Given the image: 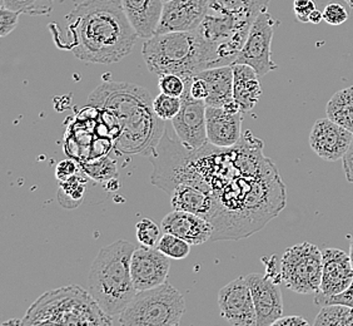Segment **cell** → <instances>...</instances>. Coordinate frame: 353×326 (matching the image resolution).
I'll list each match as a JSON object with an SVG mask.
<instances>
[{
	"label": "cell",
	"instance_id": "cell-1",
	"mask_svg": "<svg viewBox=\"0 0 353 326\" xmlns=\"http://www.w3.org/2000/svg\"><path fill=\"white\" fill-rule=\"evenodd\" d=\"M69 48L75 58L93 64L124 59L136 44V30L122 0H83L65 17Z\"/></svg>",
	"mask_w": 353,
	"mask_h": 326
},
{
	"label": "cell",
	"instance_id": "cell-2",
	"mask_svg": "<svg viewBox=\"0 0 353 326\" xmlns=\"http://www.w3.org/2000/svg\"><path fill=\"white\" fill-rule=\"evenodd\" d=\"M88 103L116 122L118 153L150 157L163 137L165 123L154 113L150 92L139 86L103 83L89 95Z\"/></svg>",
	"mask_w": 353,
	"mask_h": 326
},
{
	"label": "cell",
	"instance_id": "cell-3",
	"mask_svg": "<svg viewBox=\"0 0 353 326\" xmlns=\"http://www.w3.org/2000/svg\"><path fill=\"white\" fill-rule=\"evenodd\" d=\"M271 0H210L197 29L210 58V68L233 66L259 14Z\"/></svg>",
	"mask_w": 353,
	"mask_h": 326
},
{
	"label": "cell",
	"instance_id": "cell-4",
	"mask_svg": "<svg viewBox=\"0 0 353 326\" xmlns=\"http://www.w3.org/2000/svg\"><path fill=\"white\" fill-rule=\"evenodd\" d=\"M136 245L119 240L102 247L89 271L88 286L103 311L109 316L122 313L137 295L130 260Z\"/></svg>",
	"mask_w": 353,
	"mask_h": 326
},
{
	"label": "cell",
	"instance_id": "cell-5",
	"mask_svg": "<svg viewBox=\"0 0 353 326\" xmlns=\"http://www.w3.org/2000/svg\"><path fill=\"white\" fill-rule=\"evenodd\" d=\"M90 292L77 285L58 287L39 296L28 309L23 325H112Z\"/></svg>",
	"mask_w": 353,
	"mask_h": 326
},
{
	"label": "cell",
	"instance_id": "cell-6",
	"mask_svg": "<svg viewBox=\"0 0 353 326\" xmlns=\"http://www.w3.org/2000/svg\"><path fill=\"white\" fill-rule=\"evenodd\" d=\"M143 59L154 75H194L210 69V58L197 30L153 35L144 41Z\"/></svg>",
	"mask_w": 353,
	"mask_h": 326
},
{
	"label": "cell",
	"instance_id": "cell-7",
	"mask_svg": "<svg viewBox=\"0 0 353 326\" xmlns=\"http://www.w3.org/2000/svg\"><path fill=\"white\" fill-rule=\"evenodd\" d=\"M185 313L183 295L170 282L137 292L119 314L122 326H176Z\"/></svg>",
	"mask_w": 353,
	"mask_h": 326
},
{
	"label": "cell",
	"instance_id": "cell-8",
	"mask_svg": "<svg viewBox=\"0 0 353 326\" xmlns=\"http://www.w3.org/2000/svg\"><path fill=\"white\" fill-rule=\"evenodd\" d=\"M193 151L184 147L170 138L168 128L165 127L163 137L158 143L154 152L150 155L152 163L154 164V172L152 175V184L172 193L178 184H192L204 190L211 191L210 184L202 178L194 164Z\"/></svg>",
	"mask_w": 353,
	"mask_h": 326
},
{
	"label": "cell",
	"instance_id": "cell-9",
	"mask_svg": "<svg viewBox=\"0 0 353 326\" xmlns=\"http://www.w3.org/2000/svg\"><path fill=\"white\" fill-rule=\"evenodd\" d=\"M281 275L285 287L302 295L319 294L322 280V252L310 242L294 245L281 260Z\"/></svg>",
	"mask_w": 353,
	"mask_h": 326
},
{
	"label": "cell",
	"instance_id": "cell-10",
	"mask_svg": "<svg viewBox=\"0 0 353 326\" xmlns=\"http://www.w3.org/2000/svg\"><path fill=\"white\" fill-rule=\"evenodd\" d=\"M185 89L181 97L182 107L179 113L172 119V126L179 142L190 151L202 150L207 146V104L202 99H196L190 93L193 75L182 77Z\"/></svg>",
	"mask_w": 353,
	"mask_h": 326
},
{
	"label": "cell",
	"instance_id": "cell-11",
	"mask_svg": "<svg viewBox=\"0 0 353 326\" xmlns=\"http://www.w3.org/2000/svg\"><path fill=\"white\" fill-rule=\"evenodd\" d=\"M274 23L276 21L268 13L267 8L259 14L234 64L251 66L259 77H265L272 70L279 68V66L272 61Z\"/></svg>",
	"mask_w": 353,
	"mask_h": 326
},
{
	"label": "cell",
	"instance_id": "cell-12",
	"mask_svg": "<svg viewBox=\"0 0 353 326\" xmlns=\"http://www.w3.org/2000/svg\"><path fill=\"white\" fill-rule=\"evenodd\" d=\"M221 315L233 326H257V314L251 287L245 276H239L218 292Z\"/></svg>",
	"mask_w": 353,
	"mask_h": 326
},
{
	"label": "cell",
	"instance_id": "cell-13",
	"mask_svg": "<svg viewBox=\"0 0 353 326\" xmlns=\"http://www.w3.org/2000/svg\"><path fill=\"white\" fill-rule=\"evenodd\" d=\"M243 112L237 102L224 107H208L205 111L208 143L217 148H232L241 142Z\"/></svg>",
	"mask_w": 353,
	"mask_h": 326
},
{
	"label": "cell",
	"instance_id": "cell-14",
	"mask_svg": "<svg viewBox=\"0 0 353 326\" xmlns=\"http://www.w3.org/2000/svg\"><path fill=\"white\" fill-rule=\"evenodd\" d=\"M170 269V258L156 247L142 245L134 249L130 260V272L137 291L150 290L164 284Z\"/></svg>",
	"mask_w": 353,
	"mask_h": 326
},
{
	"label": "cell",
	"instance_id": "cell-15",
	"mask_svg": "<svg viewBox=\"0 0 353 326\" xmlns=\"http://www.w3.org/2000/svg\"><path fill=\"white\" fill-rule=\"evenodd\" d=\"M208 6L210 0H170L164 3L156 35L197 30Z\"/></svg>",
	"mask_w": 353,
	"mask_h": 326
},
{
	"label": "cell",
	"instance_id": "cell-16",
	"mask_svg": "<svg viewBox=\"0 0 353 326\" xmlns=\"http://www.w3.org/2000/svg\"><path fill=\"white\" fill-rule=\"evenodd\" d=\"M352 141V132L333 122L328 117L316 121L310 135L313 152L328 162H336L346 156Z\"/></svg>",
	"mask_w": 353,
	"mask_h": 326
},
{
	"label": "cell",
	"instance_id": "cell-17",
	"mask_svg": "<svg viewBox=\"0 0 353 326\" xmlns=\"http://www.w3.org/2000/svg\"><path fill=\"white\" fill-rule=\"evenodd\" d=\"M353 282V266L346 252L327 247L322 251V280L316 296L331 298L345 291Z\"/></svg>",
	"mask_w": 353,
	"mask_h": 326
},
{
	"label": "cell",
	"instance_id": "cell-18",
	"mask_svg": "<svg viewBox=\"0 0 353 326\" xmlns=\"http://www.w3.org/2000/svg\"><path fill=\"white\" fill-rule=\"evenodd\" d=\"M251 287L252 298L257 314V326H271L282 318L283 301L279 284L265 275L250 274L245 276Z\"/></svg>",
	"mask_w": 353,
	"mask_h": 326
},
{
	"label": "cell",
	"instance_id": "cell-19",
	"mask_svg": "<svg viewBox=\"0 0 353 326\" xmlns=\"http://www.w3.org/2000/svg\"><path fill=\"white\" fill-rule=\"evenodd\" d=\"M163 233L183 238L192 246H197L213 238L214 227L210 220L187 211L173 210L162 220Z\"/></svg>",
	"mask_w": 353,
	"mask_h": 326
},
{
	"label": "cell",
	"instance_id": "cell-20",
	"mask_svg": "<svg viewBox=\"0 0 353 326\" xmlns=\"http://www.w3.org/2000/svg\"><path fill=\"white\" fill-rule=\"evenodd\" d=\"M173 210L187 211L211 221L217 211V201L211 191L192 184H181L170 193Z\"/></svg>",
	"mask_w": 353,
	"mask_h": 326
},
{
	"label": "cell",
	"instance_id": "cell-21",
	"mask_svg": "<svg viewBox=\"0 0 353 326\" xmlns=\"http://www.w3.org/2000/svg\"><path fill=\"white\" fill-rule=\"evenodd\" d=\"M122 4L139 38L150 39L156 35L163 12V0H122Z\"/></svg>",
	"mask_w": 353,
	"mask_h": 326
},
{
	"label": "cell",
	"instance_id": "cell-22",
	"mask_svg": "<svg viewBox=\"0 0 353 326\" xmlns=\"http://www.w3.org/2000/svg\"><path fill=\"white\" fill-rule=\"evenodd\" d=\"M233 97L243 113L250 112L262 95L257 72L247 64H233Z\"/></svg>",
	"mask_w": 353,
	"mask_h": 326
},
{
	"label": "cell",
	"instance_id": "cell-23",
	"mask_svg": "<svg viewBox=\"0 0 353 326\" xmlns=\"http://www.w3.org/2000/svg\"><path fill=\"white\" fill-rule=\"evenodd\" d=\"M194 77L202 78L207 83L208 97L204 102L208 107H224L234 102L232 66L204 69Z\"/></svg>",
	"mask_w": 353,
	"mask_h": 326
},
{
	"label": "cell",
	"instance_id": "cell-24",
	"mask_svg": "<svg viewBox=\"0 0 353 326\" xmlns=\"http://www.w3.org/2000/svg\"><path fill=\"white\" fill-rule=\"evenodd\" d=\"M326 115L331 121L353 133V86L341 89L327 103Z\"/></svg>",
	"mask_w": 353,
	"mask_h": 326
},
{
	"label": "cell",
	"instance_id": "cell-25",
	"mask_svg": "<svg viewBox=\"0 0 353 326\" xmlns=\"http://www.w3.org/2000/svg\"><path fill=\"white\" fill-rule=\"evenodd\" d=\"M316 326H353V307L341 304L322 306Z\"/></svg>",
	"mask_w": 353,
	"mask_h": 326
},
{
	"label": "cell",
	"instance_id": "cell-26",
	"mask_svg": "<svg viewBox=\"0 0 353 326\" xmlns=\"http://www.w3.org/2000/svg\"><path fill=\"white\" fill-rule=\"evenodd\" d=\"M0 3L1 7L32 17L48 15L54 8V0H0Z\"/></svg>",
	"mask_w": 353,
	"mask_h": 326
},
{
	"label": "cell",
	"instance_id": "cell-27",
	"mask_svg": "<svg viewBox=\"0 0 353 326\" xmlns=\"http://www.w3.org/2000/svg\"><path fill=\"white\" fill-rule=\"evenodd\" d=\"M82 170L97 182H105L117 176V162L108 156L99 157L90 162L83 163Z\"/></svg>",
	"mask_w": 353,
	"mask_h": 326
},
{
	"label": "cell",
	"instance_id": "cell-28",
	"mask_svg": "<svg viewBox=\"0 0 353 326\" xmlns=\"http://www.w3.org/2000/svg\"><path fill=\"white\" fill-rule=\"evenodd\" d=\"M190 246L192 245L184 241L183 238L172 233H163L156 249L170 258L183 260L190 256Z\"/></svg>",
	"mask_w": 353,
	"mask_h": 326
},
{
	"label": "cell",
	"instance_id": "cell-29",
	"mask_svg": "<svg viewBox=\"0 0 353 326\" xmlns=\"http://www.w3.org/2000/svg\"><path fill=\"white\" fill-rule=\"evenodd\" d=\"M181 107H182L181 97H173V95L161 93V95H157L156 99L153 101L154 113L164 122L172 121L179 113Z\"/></svg>",
	"mask_w": 353,
	"mask_h": 326
},
{
	"label": "cell",
	"instance_id": "cell-30",
	"mask_svg": "<svg viewBox=\"0 0 353 326\" xmlns=\"http://www.w3.org/2000/svg\"><path fill=\"white\" fill-rule=\"evenodd\" d=\"M137 240L141 245L148 247H157L162 238L159 226L150 218H142L136 226Z\"/></svg>",
	"mask_w": 353,
	"mask_h": 326
},
{
	"label": "cell",
	"instance_id": "cell-31",
	"mask_svg": "<svg viewBox=\"0 0 353 326\" xmlns=\"http://www.w3.org/2000/svg\"><path fill=\"white\" fill-rule=\"evenodd\" d=\"M158 87L161 89V93L173 95V97H182L185 89L183 78L176 75H159Z\"/></svg>",
	"mask_w": 353,
	"mask_h": 326
},
{
	"label": "cell",
	"instance_id": "cell-32",
	"mask_svg": "<svg viewBox=\"0 0 353 326\" xmlns=\"http://www.w3.org/2000/svg\"><path fill=\"white\" fill-rule=\"evenodd\" d=\"M59 186H61L59 193L67 195L69 198H72V200H75L77 202L82 201L83 193L85 189V180L83 177L75 175L65 181H61Z\"/></svg>",
	"mask_w": 353,
	"mask_h": 326
},
{
	"label": "cell",
	"instance_id": "cell-33",
	"mask_svg": "<svg viewBox=\"0 0 353 326\" xmlns=\"http://www.w3.org/2000/svg\"><path fill=\"white\" fill-rule=\"evenodd\" d=\"M348 19V12L346 8L339 3L327 4L323 10V21L330 26H341Z\"/></svg>",
	"mask_w": 353,
	"mask_h": 326
},
{
	"label": "cell",
	"instance_id": "cell-34",
	"mask_svg": "<svg viewBox=\"0 0 353 326\" xmlns=\"http://www.w3.org/2000/svg\"><path fill=\"white\" fill-rule=\"evenodd\" d=\"M21 13L14 12L6 7L0 9V37H7L18 26Z\"/></svg>",
	"mask_w": 353,
	"mask_h": 326
},
{
	"label": "cell",
	"instance_id": "cell-35",
	"mask_svg": "<svg viewBox=\"0 0 353 326\" xmlns=\"http://www.w3.org/2000/svg\"><path fill=\"white\" fill-rule=\"evenodd\" d=\"M314 303L319 306L332 305V304H341V305L351 306L353 307V282L345 291L339 295H334L331 298H319L316 296Z\"/></svg>",
	"mask_w": 353,
	"mask_h": 326
},
{
	"label": "cell",
	"instance_id": "cell-36",
	"mask_svg": "<svg viewBox=\"0 0 353 326\" xmlns=\"http://www.w3.org/2000/svg\"><path fill=\"white\" fill-rule=\"evenodd\" d=\"M314 9H316V4L313 0H294L293 1L294 15L303 24L310 23V15Z\"/></svg>",
	"mask_w": 353,
	"mask_h": 326
},
{
	"label": "cell",
	"instance_id": "cell-37",
	"mask_svg": "<svg viewBox=\"0 0 353 326\" xmlns=\"http://www.w3.org/2000/svg\"><path fill=\"white\" fill-rule=\"evenodd\" d=\"M78 171H79V169H78V166L73 161L65 160V161H63V162L59 163L57 166L55 175H57V178L59 181H65V180H68L70 177L78 175Z\"/></svg>",
	"mask_w": 353,
	"mask_h": 326
},
{
	"label": "cell",
	"instance_id": "cell-38",
	"mask_svg": "<svg viewBox=\"0 0 353 326\" xmlns=\"http://www.w3.org/2000/svg\"><path fill=\"white\" fill-rule=\"evenodd\" d=\"M190 93L196 98V99H202L205 101V98L208 97V87L207 83L198 77H193V82L190 86Z\"/></svg>",
	"mask_w": 353,
	"mask_h": 326
},
{
	"label": "cell",
	"instance_id": "cell-39",
	"mask_svg": "<svg viewBox=\"0 0 353 326\" xmlns=\"http://www.w3.org/2000/svg\"><path fill=\"white\" fill-rule=\"evenodd\" d=\"M262 261L265 262V276L272 281L281 284L282 281V275H281V270L277 271V258L276 256H272L270 260L267 258H262Z\"/></svg>",
	"mask_w": 353,
	"mask_h": 326
},
{
	"label": "cell",
	"instance_id": "cell-40",
	"mask_svg": "<svg viewBox=\"0 0 353 326\" xmlns=\"http://www.w3.org/2000/svg\"><path fill=\"white\" fill-rule=\"evenodd\" d=\"M343 161V172L347 181L353 184V141L350 146V150L347 151L346 156L342 158Z\"/></svg>",
	"mask_w": 353,
	"mask_h": 326
},
{
	"label": "cell",
	"instance_id": "cell-41",
	"mask_svg": "<svg viewBox=\"0 0 353 326\" xmlns=\"http://www.w3.org/2000/svg\"><path fill=\"white\" fill-rule=\"evenodd\" d=\"M306 326L308 325V321L306 319H303L302 316H297V315H293V316H282L279 318L274 324L272 326Z\"/></svg>",
	"mask_w": 353,
	"mask_h": 326
},
{
	"label": "cell",
	"instance_id": "cell-42",
	"mask_svg": "<svg viewBox=\"0 0 353 326\" xmlns=\"http://www.w3.org/2000/svg\"><path fill=\"white\" fill-rule=\"evenodd\" d=\"M323 21V13L319 12L317 9H314L311 15H310V23L312 24H319L321 21Z\"/></svg>",
	"mask_w": 353,
	"mask_h": 326
},
{
	"label": "cell",
	"instance_id": "cell-43",
	"mask_svg": "<svg viewBox=\"0 0 353 326\" xmlns=\"http://www.w3.org/2000/svg\"><path fill=\"white\" fill-rule=\"evenodd\" d=\"M350 258H351V262H352L353 266V238L352 240H351V244H350Z\"/></svg>",
	"mask_w": 353,
	"mask_h": 326
},
{
	"label": "cell",
	"instance_id": "cell-44",
	"mask_svg": "<svg viewBox=\"0 0 353 326\" xmlns=\"http://www.w3.org/2000/svg\"><path fill=\"white\" fill-rule=\"evenodd\" d=\"M350 7L353 8V0H345Z\"/></svg>",
	"mask_w": 353,
	"mask_h": 326
},
{
	"label": "cell",
	"instance_id": "cell-45",
	"mask_svg": "<svg viewBox=\"0 0 353 326\" xmlns=\"http://www.w3.org/2000/svg\"><path fill=\"white\" fill-rule=\"evenodd\" d=\"M164 3H167V1H170V0H163Z\"/></svg>",
	"mask_w": 353,
	"mask_h": 326
}]
</instances>
